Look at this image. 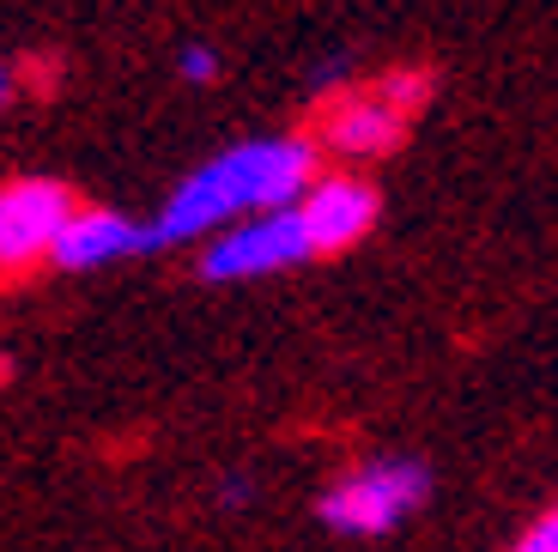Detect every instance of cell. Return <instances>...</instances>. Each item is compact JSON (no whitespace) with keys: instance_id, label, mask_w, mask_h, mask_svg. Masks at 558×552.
<instances>
[{"instance_id":"1","label":"cell","mask_w":558,"mask_h":552,"mask_svg":"<svg viewBox=\"0 0 558 552\" xmlns=\"http://www.w3.org/2000/svg\"><path fill=\"white\" fill-rule=\"evenodd\" d=\"M316 182V146L298 134H274V140H243L231 153L207 158L201 170L177 182V194L165 201L153 225V249L165 243H189L207 231H231L243 219L262 213L298 207L304 189Z\"/></svg>"},{"instance_id":"2","label":"cell","mask_w":558,"mask_h":552,"mask_svg":"<svg viewBox=\"0 0 558 552\" xmlns=\"http://www.w3.org/2000/svg\"><path fill=\"white\" fill-rule=\"evenodd\" d=\"M432 473L407 456H377L322 492V523L340 535H389L425 504Z\"/></svg>"},{"instance_id":"3","label":"cell","mask_w":558,"mask_h":552,"mask_svg":"<svg viewBox=\"0 0 558 552\" xmlns=\"http://www.w3.org/2000/svg\"><path fill=\"white\" fill-rule=\"evenodd\" d=\"M425 92H432V85L418 80V73H407V80H389V85H377V92L335 97L316 122V140L340 158H383L395 140L407 134V116L425 104Z\"/></svg>"},{"instance_id":"4","label":"cell","mask_w":558,"mask_h":552,"mask_svg":"<svg viewBox=\"0 0 558 552\" xmlns=\"http://www.w3.org/2000/svg\"><path fill=\"white\" fill-rule=\"evenodd\" d=\"M310 255H316V243H310L298 207H279V213L243 219L213 237L207 255H201V279H219V286H231V279H267V274H286V267H304Z\"/></svg>"},{"instance_id":"5","label":"cell","mask_w":558,"mask_h":552,"mask_svg":"<svg viewBox=\"0 0 558 552\" xmlns=\"http://www.w3.org/2000/svg\"><path fill=\"white\" fill-rule=\"evenodd\" d=\"M73 213H80V201H73L61 182H49V177L7 182V189H0V274L49 262Z\"/></svg>"},{"instance_id":"6","label":"cell","mask_w":558,"mask_h":552,"mask_svg":"<svg viewBox=\"0 0 558 552\" xmlns=\"http://www.w3.org/2000/svg\"><path fill=\"white\" fill-rule=\"evenodd\" d=\"M298 219H304L316 255H335L352 249L371 225H377V189L364 177H316L298 201Z\"/></svg>"},{"instance_id":"7","label":"cell","mask_w":558,"mask_h":552,"mask_svg":"<svg viewBox=\"0 0 558 552\" xmlns=\"http://www.w3.org/2000/svg\"><path fill=\"white\" fill-rule=\"evenodd\" d=\"M140 249H153V225H134L128 213H110V207H80L49 262L68 267V274H85V267H110L122 255H140Z\"/></svg>"},{"instance_id":"8","label":"cell","mask_w":558,"mask_h":552,"mask_svg":"<svg viewBox=\"0 0 558 552\" xmlns=\"http://www.w3.org/2000/svg\"><path fill=\"white\" fill-rule=\"evenodd\" d=\"M182 80H195V85L219 80V56H213L207 43H189V49H182Z\"/></svg>"},{"instance_id":"9","label":"cell","mask_w":558,"mask_h":552,"mask_svg":"<svg viewBox=\"0 0 558 552\" xmlns=\"http://www.w3.org/2000/svg\"><path fill=\"white\" fill-rule=\"evenodd\" d=\"M510 552H558V511L546 516V523H534V528H529V535H522Z\"/></svg>"},{"instance_id":"10","label":"cell","mask_w":558,"mask_h":552,"mask_svg":"<svg viewBox=\"0 0 558 552\" xmlns=\"http://www.w3.org/2000/svg\"><path fill=\"white\" fill-rule=\"evenodd\" d=\"M7 97H13V73L0 68V104H7Z\"/></svg>"},{"instance_id":"11","label":"cell","mask_w":558,"mask_h":552,"mask_svg":"<svg viewBox=\"0 0 558 552\" xmlns=\"http://www.w3.org/2000/svg\"><path fill=\"white\" fill-rule=\"evenodd\" d=\"M0 383H7V359H0Z\"/></svg>"}]
</instances>
